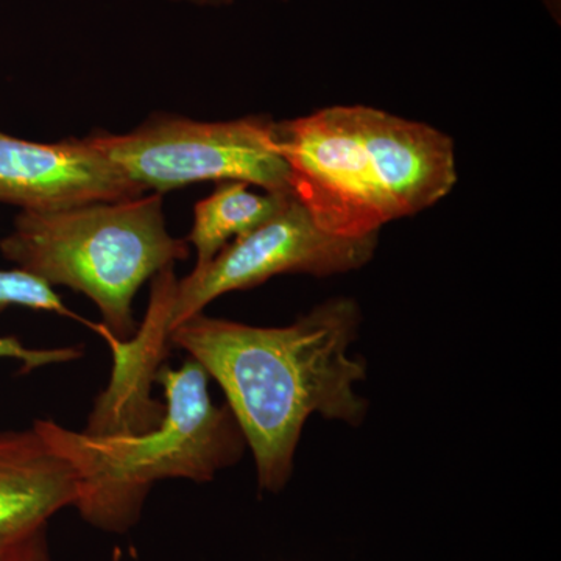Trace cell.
I'll return each mask as SVG.
<instances>
[{
  "label": "cell",
  "mask_w": 561,
  "mask_h": 561,
  "mask_svg": "<svg viewBox=\"0 0 561 561\" xmlns=\"http://www.w3.org/2000/svg\"><path fill=\"white\" fill-rule=\"evenodd\" d=\"M359 327L357 302L334 298L283 328L197 313L172 330L169 345L219 383L253 454L260 489L278 493L291 478L309 416L357 426L367 413L354 390L365 365L348 354Z\"/></svg>",
  "instance_id": "obj_1"
},
{
  "label": "cell",
  "mask_w": 561,
  "mask_h": 561,
  "mask_svg": "<svg viewBox=\"0 0 561 561\" xmlns=\"http://www.w3.org/2000/svg\"><path fill=\"white\" fill-rule=\"evenodd\" d=\"M276 139L295 197L339 238L376 236L443 201L457 183L448 135L370 106L276 122Z\"/></svg>",
  "instance_id": "obj_2"
},
{
  "label": "cell",
  "mask_w": 561,
  "mask_h": 561,
  "mask_svg": "<svg viewBox=\"0 0 561 561\" xmlns=\"http://www.w3.org/2000/svg\"><path fill=\"white\" fill-rule=\"evenodd\" d=\"M209 379L192 359L180 368L161 367L154 381L164 390V412L142 431L91 434L51 420L33 423L76 468L80 496L73 507L91 526L128 530L158 482H209L242 459L241 427L228 405L214 404Z\"/></svg>",
  "instance_id": "obj_3"
},
{
  "label": "cell",
  "mask_w": 561,
  "mask_h": 561,
  "mask_svg": "<svg viewBox=\"0 0 561 561\" xmlns=\"http://www.w3.org/2000/svg\"><path fill=\"white\" fill-rule=\"evenodd\" d=\"M0 253L50 286L90 298L102 324L119 341L138 331L136 295L176 262L190 243L168 230L161 194L88 203L55 210H21L0 239Z\"/></svg>",
  "instance_id": "obj_4"
},
{
  "label": "cell",
  "mask_w": 561,
  "mask_h": 561,
  "mask_svg": "<svg viewBox=\"0 0 561 561\" xmlns=\"http://www.w3.org/2000/svg\"><path fill=\"white\" fill-rule=\"evenodd\" d=\"M91 142L144 192L164 195L201 181H242L272 194H294L267 116L203 122L150 114L135 130L94 131Z\"/></svg>",
  "instance_id": "obj_5"
},
{
  "label": "cell",
  "mask_w": 561,
  "mask_h": 561,
  "mask_svg": "<svg viewBox=\"0 0 561 561\" xmlns=\"http://www.w3.org/2000/svg\"><path fill=\"white\" fill-rule=\"evenodd\" d=\"M376 245L378 234L350 239L321 230L294 195L271 220L228 243L208 264L176 279L169 334L221 295L254 289L275 276L357 271L371 261Z\"/></svg>",
  "instance_id": "obj_6"
},
{
  "label": "cell",
  "mask_w": 561,
  "mask_h": 561,
  "mask_svg": "<svg viewBox=\"0 0 561 561\" xmlns=\"http://www.w3.org/2000/svg\"><path fill=\"white\" fill-rule=\"evenodd\" d=\"M144 194L88 136L35 142L0 131V203L38 213Z\"/></svg>",
  "instance_id": "obj_7"
},
{
  "label": "cell",
  "mask_w": 561,
  "mask_h": 561,
  "mask_svg": "<svg viewBox=\"0 0 561 561\" xmlns=\"http://www.w3.org/2000/svg\"><path fill=\"white\" fill-rule=\"evenodd\" d=\"M79 496L76 468L35 426L0 431V537L47 526Z\"/></svg>",
  "instance_id": "obj_8"
},
{
  "label": "cell",
  "mask_w": 561,
  "mask_h": 561,
  "mask_svg": "<svg viewBox=\"0 0 561 561\" xmlns=\"http://www.w3.org/2000/svg\"><path fill=\"white\" fill-rule=\"evenodd\" d=\"M290 197L294 194H256L242 181H221L194 206V221L186 238L197 254L194 268L208 264L228 243L271 220Z\"/></svg>",
  "instance_id": "obj_9"
},
{
  "label": "cell",
  "mask_w": 561,
  "mask_h": 561,
  "mask_svg": "<svg viewBox=\"0 0 561 561\" xmlns=\"http://www.w3.org/2000/svg\"><path fill=\"white\" fill-rule=\"evenodd\" d=\"M11 306L57 313L66 319L81 321L91 330L95 327L94 323L81 319L79 313L69 309L46 279L21 267L9 268V271L0 268V313Z\"/></svg>",
  "instance_id": "obj_10"
},
{
  "label": "cell",
  "mask_w": 561,
  "mask_h": 561,
  "mask_svg": "<svg viewBox=\"0 0 561 561\" xmlns=\"http://www.w3.org/2000/svg\"><path fill=\"white\" fill-rule=\"evenodd\" d=\"M84 356L83 346H60V348H31L14 335H0V359L20 362L21 375L49 367V365L70 364Z\"/></svg>",
  "instance_id": "obj_11"
},
{
  "label": "cell",
  "mask_w": 561,
  "mask_h": 561,
  "mask_svg": "<svg viewBox=\"0 0 561 561\" xmlns=\"http://www.w3.org/2000/svg\"><path fill=\"white\" fill-rule=\"evenodd\" d=\"M0 561H51L46 526L0 537Z\"/></svg>",
  "instance_id": "obj_12"
},
{
  "label": "cell",
  "mask_w": 561,
  "mask_h": 561,
  "mask_svg": "<svg viewBox=\"0 0 561 561\" xmlns=\"http://www.w3.org/2000/svg\"><path fill=\"white\" fill-rule=\"evenodd\" d=\"M175 3H186V5L201 7V9H220V7L232 5L236 0H171ZM286 2V0H280Z\"/></svg>",
  "instance_id": "obj_13"
},
{
  "label": "cell",
  "mask_w": 561,
  "mask_h": 561,
  "mask_svg": "<svg viewBox=\"0 0 561 561\" xmlns=\"http://www.w3.org/2000/svg\"><path fill=\"white\" fill-rule=\"evenodd\" d=\"M545 9L549 11L552 20L560 24L561 21V0H541Z\"/></svg>",
  "instance_id": "obj_14"
},
{
  "label": "cell",
  "mask_w": 561,
  "mask_h": 561,
  "mask_svg": "<svg viewBox=\"0 0 561 561\" xmlns=\"http://www.w3.org/2000/svg\"><path fill=\"white\" fill-rule=\"evenodd\" d=\"M113 561H121V552L119 551H114V559Z\"/></svg>",
  "instance_id": "obj_15"
}]
</instances>
